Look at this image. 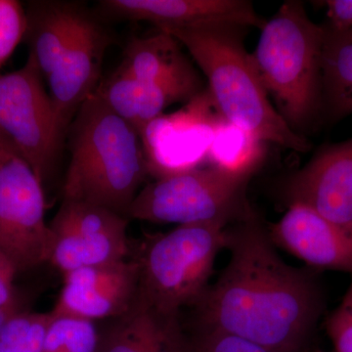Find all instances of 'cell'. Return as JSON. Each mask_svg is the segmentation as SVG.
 Segmentation results:
<instances>
[{
    "mask_svg": "<svg viewBox=\"0 0 352 352\" xmlns=\"http://www.w3.org/2000/svg\"><path fill=\"white\" fill-rule=\"evenodd\" d=\"M226 249V270L195 305L201 330L298 352L323 311L318 279L285 263L254 214L229 228Z\"/></svg>",
    "mask_w": 352,
    "mask_h": 352,
    "instance_id": "6da1fadb",
    "label": "cell"
},
{
    "mask_svg": "<svg viewBox=\"0 0 352 352\" xmlns=\"http://www.w3.org/2000/svg\"><path fill=\"white\" fill-rule=\"evenodd\" d=\"M247 29L214 24L164 32L175 36L201 69L208 94L222 119L263 142L298 153L309 151L311 143L289 127L271 102L251 53L245 47Z\"/></svg>",
    "mask_w": 352,
    "mask_h": 352,
    "instance_id": "7a4b0ae2",
    "label": "cell"
},
{
    "mask_svg": "<svg viewBox=\"0 0 352 352\" xmlns=\"http://www.w3.org/2000/svg\"><path fill=\"white\" fill-rule=\"evenodd\" d=\"M63 201H82L129 219L132 203L149 173L143 138L92 95L72 122Z\"/></svg>",
    "mask_w": 352,
    "mask_h": 352,
    "instance_id": "3957f363",
    "label": "cell"
},
{
    "mask_svg": "<svg viewBox=\"0 0 352 352\" xmlns=\"http://www.w3.org/2000/svg\"><path fill=\"white\" fill-rule=\"evenodd\" d=\"M261 31L252 63L278 113L305 136L323 124V27L310 19L302 2L288 0Z\"/></svg>",
    "mask_w": 352,
    "mask_h": 352,
    "instance_id": "277c9868",
    "label": "cell"
},
{
    "mask_svg": "<svg viewBox=\"0 0 352 352\" xmlns=\"http://www.w3.org/2000/svg\"><path fill=\"white\" fill-rule=\"evenodd\" d=\"M227 226L208 222L148 235L133 258L139 266L138 296L176 316L182 307L195 305L208 289L217 254L226 249Z\"/></svg>",
    "mask_w": 352,
    "mask_h": 352,
    "instance_id": "5b68a950",
    "label": "cell"
},
{
    "mask_svg": "<svg viewBox=\"0 0 352 352\" xmlns=\"http://www.w3.org/2000/svg\"><path fill=\"white\" fill-rule=\"evenodd\" d=\"M252 175L210 166L157 178L139 191L129 219L177 226L241 221L254 214L245 198Z\"/></svg>",
    "mask_w": 352,
    "mask_h": 352,
    "instance_id": "8992f818",
    "label": "cell"
},
{
    "mask_svg": "<svg viewBox=\"0 0 352 352\" xmlns=\"http://www.w3.org/2000/svg\"><path fill=\"white\" fill-rule=\"evenodd\" d=\"M43 80L31 56L17 71L0 74V134L43 185L52 175L64 142Z\"/></svg>",
    "mask_w": 352,
    "mask_h": 352,
    "instance_id": "52a82bcc",
    "label": "cell"
},
{
    "mask_svg": "<svg viewBox=\"0 0 352 352\" xmlns=\"http://www.w3.org/2000/svg\"><path fill=\"white\" fill-rule=\"evenodd\" d=\"M53 239L43 183L12 145L0 143V252L25 272L48 263Z\"/></svg>",
    "mask_w": 352,
    "mask_h": 352,
    "instance_id": "ba28073f",
    "label": "cell"
},
{
    "mask_svg": "<svg viewBox=\"0 0 352 352\" xmlns=\"http://www.w3.org/2000/svg\"><path fill=\"white\" fill-rule=\"evenodd\" d=\"M112 36L85 10L63 55L47 78L50 95L62 138L78 110L100 85L102 64Z\"/></svg>",
    "mask_w": 352,
    "mask_h": 352,
    "instance_id": "9c48e42d",
    "label": "cell"
},
{
    "mask_svg": "<svg viewBox=\"0 0 352 352\" xmlns=\"http://www.w3.org/2000/svg\"><path fill=\"white\" fill-rule=\"evenodd\" d=\"M287 205H302L352 232V138L322 146L283 185Z\"/></svg>",
    "mask_w": 352,
    "mask_h": 352,
    "instance_id": "30bf717a",
    "label": "cell"
},
{
    "mask_svg": "<svg viewBox=\"0 0 352 352\" xmlns=\"http://www.w3.org/2000/svg\"><path fill=\"white\" fill-rule=\"evenodd\" d=\"M64 285L51 314L90 322L113 319L129 310L138 298L139 266L124 259L63 275Z\"/></svg>",
    "mask_w": 352,
    "mask_h": 352,
    "instance_id": "8fae6325",
    "label": "cell"
},
{
    "mask_svg": "<svg viewBox=\"0 0 352 352\" xmlns=\"http://www.w3.org/2000/svg\"><path fill=\"white\" fill-rule=\"evenodd\" d=\"M98 6L106 17L151 23L161 31L214 24L261 30L266 23L247 0H103Z\"/></svg>",
    "mask_w": 352,
    "mask_h": 352,
    "instance_id": "7c38bea8",
    "label": "cell"
},
{
    "mask_svg": "<svg viewBox=\"0 0 352 352\" xmlns=\"http://www.w3.org/2000/svg\"><path fill=\"white\" fill-rule=\"evenodd\" d=\"M195 68L154 82H142L113 73L95 91L113 112L129 122L144 138L148 127L168 106L193 100L203 92Z\"/></svg>",
    "mask_w": 352,
    "mask_h": 352,
    "instance_id": "4fadbf2b",
    "label": "cell"
},
{
    "mask_svg": "<svg viewBox=\"0 0 352 352\" xmlns=\"http://www.w3.org/2000/svg\"><path fill=\"white\" fill-rule=\"evenodd\" d=\"M273 244L315 270L352 274V232L302 205H289L268 230Z\"/></svg>",
    "mask_w": 352,
    "mask_h": 352,
    "instance_id": "5bb4252c",
    "label": "cell"
},
{
    "mask_svg": "<svg viewBox=\"0 0 352 352\" xmlns=\"http://www.w3.org/2000/svg\"><path fill=\"white\" fill-rule=\"evenodd\" d=\"M95 352H189V344L178 316L159 311L138 296L98 333Z\"/></svg>",
    "mask_w": 352,
    "mask_h": 352,
    "instance_id": "9a60e30c",
    "label": "cell"
},
{
    "mask_svg": "<svg viewBox=\"0 0 352 352\" xmlns=\"http://www.w3.org/2000/svg\"><path fill=\"white\" fill-rule=\"evenodd\" d=\"M24 41L44 80L63 55L85 9L76 2L39 0L25 7Z\"/></svg>",
    "mask_w": 352,
    "mask_h": 352,
    "instance_id": "2e32d148",
    "label": "cell"
},
{
    "mask_svg": "<svg viewBox=\"0 0 352 352\" xmlns=\"http://www.w3.org/2000/svg\"><path fill=\"white\" fill-rule=\"evenodd\" d=\"M322 95L323 124H338L352 115V31L324 29Z\"/></svg>",
    "mask_w": 352,
    "mask_h": 352,
    "instance_id": "e0dca14e",
    "label": "cell"
},
{
    "mask_svg": "<svg viewBox=\"0 0 352 352\" xmlns=\"http://www.w3.org/2000/svg\"><path fill=\"white\" fill-rule=\"evenodd\" d=\"M182 47L175 36L160 30L147 38H134L116 73L142 82L182 73L194 68Z\"/></svg>",
    "mask_w": 352,
    "mask_h": 352,
    "instance_id": "ac0fdd59",
    "label": "cell"
},
{
    "mask_svg": "<svg viewBox=\"0 0 352 352\" xmlns=\"http://www.w3.org/2000/svg\"><path fill=\"white\" fill-rule=\"evenodd\" d=\"M50 261L65 275L72 271L92 266L105 265L127 259V239L120 238H87L54 234Z\"/></svg>",
    "mask_w": 352,
    "mask_h": 352,
    "instance_id": "d6986e66",
    "label": "cell"
},
{
    "mask_svg": "<svg viewBox=\"0 0 352 352\" xmlns=\"http://www.w3.org/2000/svg\"><path fill=\"white\" fill-rule=\"evenodd\" d=\"M127 219L92 204L63 201L50 226L54 234L126 239Z\"/></svg>",
    "mask_w": 352,
    "mask_h": 352,
    "instance_id": "ffe728a7",
    "label": "cell"
},
{
    "mask_svg": "<svg viewBox=\"0 0 352 352\" xmlns=\"http://www.w3.org/2000/svg\"><path fill=\"white\" fill-rule=\"evenodd\" d=\"M263 143L250 132L220 117L215 124L208 157L212 166L222 170L254 175L263 160Z\"/></svg>",
    "mask_w": 352,
    "mask_h": 352,
    "instance_id": "44dd1931",
    "label": "cell"
},
{
    "mask_svg": "<svg viewBox=\"0 0 352 352\" xmlns=\"http://www.w3.org/2000/svg\"><path fill=\"white\" fill-rule=\"evenodd\" d=\"M41 352H95L98 331L94 322L51 314Z\"/></svg>",
    "mask_w": 352,
    "mask_h": 352,
    "instance_id": "7402d4cb",
    "label": "cell"
},
{
    "mask_svg": "<svg viewBox=\"0 0 352 352\" xmlns=\"http://www.w3.org/2000/svg\"><path fill=\"white\" fill-rule=\"evenodd\" d=\"M50 319V312H18L0 332V352H41Z\"/></svg>",
    "mask_w": 352,
    "mask_h": 352,
    "instance_id": "603a6c76",
    "label": "cell"
},
{
    "mask_svg": "<svg viewBox=\"0 0 352 352\" xmlns=\"http://www.w3.org/2000/svg\"><path fill=\"white\" fill-rule=\"evenodd\" d=\"M25 9L17 0H0V69L24 41Z\"/></svg>",
    "mask_w": 352,
    "mask_h": 352,
    "instance_id": "cb8c5ba5",
    "label": "cell"
},
{
    "mask_svg": "<svg viewBox=\"0 0 352 352\" xmlns=\"http://www.w3.org/2000/svg\"><path fill=\"white\" fill-rule=\"evenodd\" d=\"M189 352H278L258 342L217 330H200Z\"/></svg>",
    "mask_w": 352,
    "mask_h": 352,
    "instance_id": "d4e9b609",
    "label": "cell"
},
{
    "mask_svg": "<svg viewBox=\"0 0 352 352\" xmlns=\"http://www.w3.org/2000/svg\"><path fill=\"white\" fill-rule=\"evenodd\" d=\"M325 328L333 352H352V280L340 305L326 318Z\"/></svg>",
    "mask_w": 352,
    "mask_h": 352,
    "instance_id": "484cf974",
    "label": "cell"
},
{
    "mask_svg": "<svg viewBox=\"0 0 352 352\" xmlns=\"http://www.w3.org/2000/svg\"><path fill=\"white\" fill-rule=\"evenodd\" d=\"M314 3L325 8L326 21L322 25L326 31H352V0H324Z\"/></svg>",
    "mask_w": 352,
    "mask_h": 352,
    "instance_id": "4316f807",
    "label": "cell"
},
{
    "mask_svg": "<svg viewBox=\"0 0 352 352\" xmlns=\"http://www.w3.org/2000/svg\"><path fill=\"white\" fill-rule=\"evenodd\" d=\"M18 273L12 261L0 252V308L18 307L14 288Z\"/></svg>",
    "mask_w": 352,
    "mask_h": 352,
    "instance_id": "83f0119b",
    "label": "cell"
},
{
    "mask_svg": "<svg viewBox=\"0 0 352 352\" xmlns=\"http://www.w3.org/2000/svg\"><path fill=\"white\" fill-rule=\"evenodd\" d=\"M18 312H20L19 307L0 308V332H1L7 321L14 315L17 314Z\"/></svg>",
    "mask_w": 352,
    "mask_h": 352,
    "instance_id": "f1b7e54d",
    "label": "cell"
},
{
    "mask_svg": "<svg viewBox=\"0 0 352 352\" xmlns=\"http://www.w3.org/2000/svg\"><path fill=\"white\" fill-rule=\"evenodd\" d=\"M0 143H9L8 141L1 135V134H0ZM9 144H10V143H9Z\"/></svg>",
    "mask_w": 352,
    "mask_h": 352,
    "instance_id": "f546056e",
    "label": "cell"
},
{
    "mask_svg": "<svg viewBox=\"0 0 352 352\" xmlns=\"http://www.w3.org/2000/svg\"><path fill=\"white\" fill-rule=\"evenodd\" d=\"M314 352H327V351H314Z\"/></svg>",
    "mask_w": 352,
    "mask_h": 352,
    "instance_id": "4dcf8cb0",
    "label": "cell"
}]
</instances>
